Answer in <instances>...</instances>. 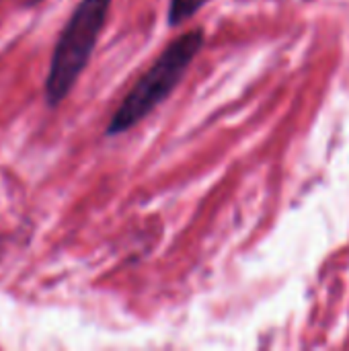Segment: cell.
Here are the masks:
<instances>
[{"label": "cell", "mask_w": 349, "mask_h": 351, "mask_svg": "<svg viewBox=\"0 0 349 351\" xmlns=\"http://www.w3.org/2000/svg\"><path fill=\"white\" fill-rule=\"evenodd\" d=\"M204 41L206 31L202 27H195L175 37L154 60V64L138 78V82L125 95L121 105L115 109L105 128V136L115 138L130 132L146 115H150L167 97H171V93L183 80L187 68L204 47Z\"/></svg>", "instance_id": "cell-1"}, {"label": "cell", "mask_w": 349, "mask_h": 351, "mask_svg": "<svg viewBox=\"0 0 349 351\" xmlns=\"http://www.w3.org/2000/svg\"><path fill=\"white\" fill-rule=\"evenodd\" d=\"M111 0H80L58 35L49 72L43 82L47 107L56 109L74 88L91 62L99 35L105 29Z\"/></svg>", "instance_id": "cell-2"}, {"label": "cell", "mask_w": 349, "mask_h": 351, "mask_svg": "<svg viewBox=\"0 0 349 351\" xmlns=\"http://www.w3.org/2000/svg\"><path fill=\"white\" fill-rule=\"evenodd\" d=\"M206 2H208V0H171L169 12H167L169 25L177 27V25L189 21L195 12H200V8H202Z\"/></svg>", "instance_id": "cell-3"}]
</instances>
